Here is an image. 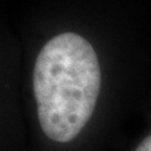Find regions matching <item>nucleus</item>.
<instances>
[{
    "label": "nucleus",
    "mask_w": 151,
    "mask_h": 151,
    "mask_svg": "<svg viewBox=\"0 0 151 151\" xmlns=\"http://www.w3.org/2000/svg\"><path fill=\"white\" fill-rule=\"evenodd\" d=\"M102 72L93 47L76 33L45 43L33 69L38 126L49 151H70L94 115Z\"/></svg>",
    "instance_id": "nucleus-1"
},
{
    "label": "nucleus",
    "mask_w": 151,
    "mask_h": 151,
    "mask_svg": "<svg viewBox=\"0 0 151 151\" xmlns=\"http://www.w3.org/2000/svg\"><path fill=\"white\" fill-rule=\"evenodd\" d=\"M132 151H151V132L144 136L137 142V145L132 149Z\"/></svg>",
    "instance_id": "nucleus-2"
}]
</instances>
